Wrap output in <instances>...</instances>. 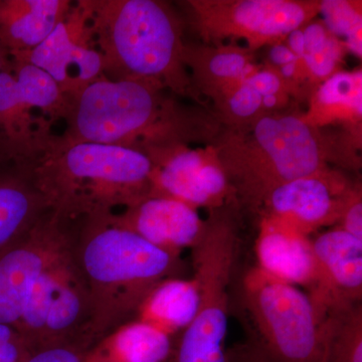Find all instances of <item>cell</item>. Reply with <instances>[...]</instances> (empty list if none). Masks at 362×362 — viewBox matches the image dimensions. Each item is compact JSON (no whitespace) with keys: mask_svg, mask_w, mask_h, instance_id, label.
I'll return each mask as SVG.
<instances>
[{"mask_svg":"<svg viewBox=\"0 0 362 362\" xmlns=\"http://www.w3.org/2000/svg\"><path fill=\"white\" fill-rule=\"evenodd\" d=\"M233 143L221 166L233 189L256 206L274 188L327 170L321 136L299 117H259L246 137Z\"/></svg>","mask_w":362,"mask_h":362,"instance_id":"cell-5","label":"cell"},{"mask_svg":"<svg viewBox=\"0 0 362 362\" xmlns=\"http://www.w3.org/2000/svg\"><path fill=\"white\" fill-rule=\"evenodd\" d=\"M226 114L235 120L255 118L262 108V96L246 80L223 96Z\"/></svg>","mask_w":362,"mask_h":362,"instance_id":"cell-26","label":"cell"},{"mask_svg":"<svg viewBox=\"0 0 362 362\" xmlns=\"http://www.w3.org/2000/svg\"><path fill=\"white\" fill-rule=\"evenodd\" d=\"M300 63H301V59L294 62V63L286 64V65L280 66L279 75H280L281 78H285V80L294 78L297 76L298 71H299Z\"/></svg>","mask_w":362,"mask_h":362,"instance_id":"cell-36","label":"cell"},{"mask_svg":"<svg viewBox=\"0 0 362 362\" xmlns=\"http://www.w3.org/2000/svg\"><path fill=\"white\" fill-rule=\"evenodd\" d=\"M305 54H320L340 45L323 23H311L303 28Z\"/></svg>","mask_w":362,"mask_h":362,"instance_id":"cell-30","label":"cell"},{"mask_svg":"<svg viewBox=\"0 0 362 362\" xmlns=\"http://www.w3.org/2000/svg\"><path fill=\"white\" fill-rule=\"evenodd\" d=\"M245 305L259 333L257 342L275 362H322L325 318L308 293L251 269L243 282Z\"/></svg>","mask_w":362,"mask_h":362,"instance_id":"cell-7","label":"cell"},{"mask_svg":"<svg viewBox=\"0 0 362 362\" xmlns=\"http://www.w3.org/2000/svg\"><path fill=\"white\" fill-rule=\"evenodd\" d=\"M14 327L32 354L61 345L92 349L89 293L71 249L40 276Z\"/></svg>","mask_w":362,"mask_h":362,"instance_id":"cell-8","label":"cell"},{"mask_svg":"<svg viewBox=\"0 0 362 362\" xmlns=\"http://www.w3.org/2000/svg\"><path fill=\"white\" fill-rule=\"evenodd\" d=\"M269 59L273 65L282 66L286 64L294 63V62L300 61L291 51L287 45L275 44L272 45L270 52H269Z\"/></svg>","mask_w":362,"mask_h":362,"instance_id":"cell-34","label":"cell"},{"mask_svg":"<svg viewBox=\"0 0 362 362\" xmlns=\"http://www.w3.org/2000/svg\"><path fill=\"white\" fill-rule=\"evenodd\" d=\"M226 362H275L267 356L257 342L239 345L226 351Z\"/></svg>","mask_w":362,"mask_h":362,"instance_id":"cell-33","label":"cell"},{"mask_svg":"<svg viewBox=\"0 0 362 362\" xmlns=\"http://www.w3.org/2000/svg\"><path fill=\"white\" fill-rule=\"evenodd\" d=\"M324 25L334 37L345 39L347 49L361 58V11L358 4L344 0H327L319 4Z\"/></svg>","mask_w":362,"mask_h":362,"instance_id":"cell-25","label":"cell"},{"mask_svg":"<svg viewBox=\"0 0 362 362\" xmlns=\"http://www.w3.org/2000/svg\"><path fill=\"white\" fill-rule=\"evenodd\" d=\"M315 282L308 295L323 318L361 303L362 240L333 228L312 240Z\"/></svg>","mask_w":362,"mask_h":362,"instance_id":"cell-14","label":"cell"},{"mask_svg":"<svg viewBox=\"0 0 362 362\" xmlns=\"http://www.w3.org/2000/svg\"><path fill=\"white\" fill-rule=\"evenodd\" d=\"M162 90L141 81L99 78L68 98L66 130L52 140L113 145L144 153L182 143L185 120Z\"/></svg>","mask_w":362,"mask_h":362,"instance_id":"cell-4","label":"cell"},{"mask_svg":"<svg viewBox=\"0 0 362 362\" xmlns=\"http://www.w3.org/2000/svg\"><path fill=\"white\" fill-rule=\"evenodd\" d=\"M335 228L344 230L357 239L362 240L361 190L352 187L343 206L341 214Z\"/></svg>","mask_w":362,"mask_h":362,"instance_id":"cell-28","label":"cell"},{"mask_svg":"<svg viewBox=\"0 0 362 362\" xmlns=\"http://www.w3.org/2000/svg\"><path fill=\"white\" fill-rule=\"evenodd\" d=\"M11 71L26 99L52 123L61 119L65 120L68 97L51 76L21 59L11 58Z\"/></svg>","mask_w":362,"mask_h":362,"instance_id":"cell-23","label":"cell"},{"mask_svg":"<svg viewBox=\"0 0 362 362\" xmlns=\"http://www.w3.org/2000/svg\"><path fill=\"white\" fill-rule=\"evenodd\" d=\"M87 352L73 345H61L35 351L25 362H86Z\"/></svg>","mask_w":362,"mask_h":362,"instance_id":"cell-31","label":"cell"},{"mask_svg":"<svg viewBox=\"0 0 362 362\" xmlns=\"http://www.w3.org/2000/svg\"><path fill=\"white\" fill-rule=\"evenodd\" d=\"M246 82L261 96L279 95L283 89L282 78L276 71L270 70L256 71L246 78Z\"/></svg>","mask_w":362,"mask_h":362,"instance_id":"cell-32","label":"cell"},{"mask_svg":"<svg viewBox=\"0 0 362 362\" xmlns=\"http://www.w3.org/2000/svg\"><path fill=\"white\" fill-rule=\"evenodd\" d=\"M195 23L211 40L244 39L252 49L278 44L319 11V4L293 0L189 1Z\"/></svg>","mask_w":362,"mask_h":362,"instance_id":"cell-9","label":"cell"},{"mask_svg":"<svg viewBox=\"0 0 362 362\" xmlns=\"http://www.w3.org/2000/svg\"><path fill=\"white\" fill-rule=\"evenodd\" d=\"M361 71H339L326 78L319 87L312 104L310 115L314 122L335 119L361 118Z\"/></svg>","mask_w":362,"mask_h":362,"instance_id":"cell-21","label":"cell"},{"mask_svg":"<svg viewBox=\"0 0 362 362\" xmlns=\"http://www.w3.org/2000/svg\"><path fill=\"white\" fill-rule=\"evenodd\" d=\"M322 362H362V304L328 314Z\"/></svg>","mask_w":362,"mask_h":362,"instance_id":"cell-22","label":"cell"},{"mask_svg":"<svg viewBox=\"0 0 362 362\" xmlns=\"http://www.w3.org/2000/svg\"><path fill=\"white\" fill-rule=\"evenodd\" d=\"M109 216L117 226L178 256L197 246L209 228V221L202 220L194 206L163 195H149L123 213Z\"/></svg>","mask_w":362,"mask_h":362,"instance_id":"cell-15","label":"cell"},{"mask_svg":"<svg viewBox=\"0 0 362 362\" xmlns=\"http://www.w3.org/2000/svg\"><path fill=\"white\" fill-rule=\"evenodd\" d=\"M147 156L154 165L151 195L171 197L197 209H216L235 190L221 162L201 150L177 143L152 150Z\"/></svg>","mask_w":362,"mask_h":362,"instance_id":"cell-11","label":"cell"},{"mask_svg":"<svg viewBox=\"0 0 362 362\" xmlns=\"http://www.w3.org/2000/svg\"><path fill=\"white\" fill-rule=\"evenodd\" d=\"M342 57V45L320 54H304L301 61L312 77L328 78L334 74Z\"/></svg>","mask_w":362,"mask_h":362,"instance_id":"cell-29","label":"cell"},{"mask_svg":"<svg viewBox=\"0 0 362 362\" xmlns=\"http://www.w3.org/2000/svg\"><path fill=\"white\" fill-rule=\"evenodd\" d=\"M11 66H13V62H11V54L0 42V73L11 70Z\"/></svg>","mask_w":362,"mask_h":362,"instance_id":"cell-37","label":"cell"},{"mask_svg":"<svg viewBox=\"0 0 362 362\" xmlns=\"http://www.w3.org/2000/svg\"><path fill=\"white\" fill-rule=\"evenodd\" d=\"M30 166L49 209L66 221L113 214L118 206L128 209L153 190V162L144 152L127 147L62 144L52 137Z\"/></svg>","mask_w":362,"mask_h":362,"instance_id":"cell-3","label":"cell"},{"mask_svg":"<svg viewBox=\"0 0 362 362\" xmlns=\"http://www.w3.org/2000/svg\"><path fill=\"white\" fill-rule=\"evenodd\" d=\"M175 338L144 321H131L95 344L86 362H166Z\"/></svg>","mask_w":362,"mask_h":362,"instance_id":"cell-19","label":"cell"},{"mask_svg":"<svg viewBox=\"0 0 362 362\" xmlns=\"http://www.w3.org/2000/svg\"><path fill=\"white\" fill-rule=\"evenodd\" d=\"M192 251L199 307L189 325L175 338L166 362H226L230 284L239 251L233 223L209 221L204 239Z\"/></svg>","mask_w":362,"mask_h":362,"instance_id":"cell-6","label":"cell"},{"mask_svg":"<svg viewBox=\"0 0 362 362\" xmlns=\"http://www.w3.org/2000/svg\"><path fill=\"white\" fill-rule=\"evenodd\" d=\"M11 57L45 71L68 98L105 78L103 59L90 45L74 4L66 20L42 44L33 51Z\"/></svg>","mask_w":362,"mask_h":362,"instance_id":"cell-13","label":"cell"},{"mask_svg":"<svg viewBox=\"0 0 362 362\" xmlns=\"http://www.w3.org/2000/svg\"><path fill=\"white\" fill-rule=\"evenodd\" d=\"M199 300V288L194 278L168 279L150 293L136 320L151 324L175 337L194 318Z\"/></svg>","mask_w":362,"mask_h":362,"instance_id":"cell-20","label":"cell"},{"mask_svg":"<svg viewBox=\"0 0 362 362\" xmlns=\"http://www.w3.org/2000/svg\"><path fill=\"white\" fill-rule=\"evenodd\" d=\"M70 0H0V42L13 54L33 51L70 13Z\"/></svg>","mask_w":362,"mask_h":362,"instance_id":"cell-18","label":"cell"},{"mask_svg":"<svg viewBox=\"0 0 362 362\" xmlns=\"http://www.w3.org/2000/svg\"><path fill=\"white\" fill-rule=\"evenodd\" d=\"M32 354L14 326L0 323V362H25Z\"/></svg>","mask_w":362,"mask_h":362,"instance_id":"cell-27","label":"cell"},{"mask_svg":"<svg viewBox=\"0 0 362 362\" xmlns=\"http://www.w3.org/2000/svg\"><path fill=\"white\" fill-rule=\"evenodd\" d=\"M287 47H289L290 51L299 58L305 54V40L303 35V28H297V30H292L291 33L287 35Z\"/></svg>","mask_w":362,"mask_h":362,"instance_id":"cell-35","label":"cell"},{"mask_svg":"<svg viewBox=\"0 0 362 362\" xmlns=\"http://www.w3.org/2000/svg\"><path fill=\"white\" fill-rule=\"evenodd\" d=\"M105 77L141 81L185 94V45L180 21L156 0H78L74 4Z\"/></svg>","mask_w":362,"mask_h":362,"instance_id":"cell-2","label":"cell"},{"mask_svg":"<svg viewBox=\"0 0 362 362\" xmlns=\"http://www.w3.org/2000/svg\"><path fill=\"white\" fill-rule=\"evenodd\" d=\"M75 221L52 211L0 257V323L16 326L35 283L70 251Z\"/></svg>","mask_w":362,"mask_h":362,"instance_id":"cell-10","label":"cell"},{"mask_svg":"<svg viewBox=\"0 0 362 362\" xmlns=\"http://www.w3.org/2000/svg\"><path fill=\"white\" fill-rule=\"evenodd\" d=\"M49 211L30 168L0 159V257Z\"/></svg>","mask_w":362,"mask_h":362,"instance_id":"cell-17","label":"cell"},{"mask_svg":"<svg viewBox=\"0 0 362 362\" xmlns=\"http://www.w3.org/2000/svg\"><path fill=\"white\" fill-rule=\"evenodd\" d=\"M351 185L341 176L326 170L319 175L289 181L264 197V218L300 233H311L335 226Z\"/></svg>","mask_w":362,"mask_h":362,"instance_id":"cell-12","label":"cell"},{"mask_svg":"<svg viewBox=\"0 0 362 362\" xmlns=\"http://www.w3.org/2000/svg\"><path fill=\"white\" fill-rule=\"evenodd\" d=\"M255 251L257 267L271 277L304 287L306 292L315 282V257L308 235L263 218Z\"/></svg>","mask_w":362,"mask_h":362,"instance_id":"cell-16","label":"cell"},{"mask_svg":"<svg viewBox=\"0 0 362 362\" xmlns=\"http://www.w3.org/2000/svg\"><path fill=\"white\" fill-rule=\"evenodd\" d=\"M194 69L195 78L199 82L216 88L221 96L242 84L247 77L255 73L254 66L246 51L226 47L207 56L206 65H189Z\"/></svg>","mask_w":362,"mask_h":362,"instance_id":"cell-24","label":"cell"},{"mask_svg":"<svg viewBox=\"0 0 362 362\" xmlns=\"http://www.w3.org/2000/svg\"><path fill=\"white\" fill-rule=\"evenodd\" d=\"M109 216L78 220L71 245L89 293L93 346L136 320L150 293L183 270L181 256L117 226Z\"/></svg>","mask_w":362,"mask_h":362,"instance_id":"cell-1","label":"cell"},{"mask_svg":"<svg viewBox=\"0 0 362 362\" xmlns=\"http://www.w3.org/2000/svg\"><path fill=\"white\" fill-rule=\"evenodd\" d=\"M280 103V97L279 95H265L262 96V108L271 109L276 108Z\"/></svg>","mask_w":362,"mask_h":362,"instance_id":"cell-38","label":"cell"}]
</instances>
